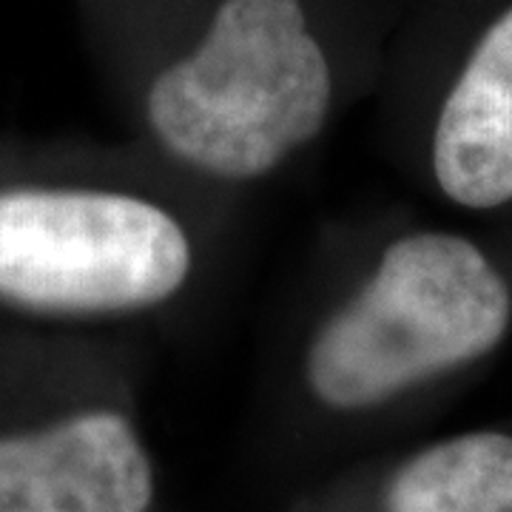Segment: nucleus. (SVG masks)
<instances>
[{
    "mask_svg": "<svg viewBox=\"0 0 512 512\" xmlns=\"http://www.w3.org/2000/svg\"><path fill=\"white\" fill-rule=\"evenodd\" d=\"M512 330V282L476 239L413 231L316 330L305 373L333 410H367L476 365Z\"/></svg>",
    "mask_w": 512,
    "mask_h": 512,
    "instance_id": "obj_1",
    "label": "nucleus"
},
{
    "mask_svg": "<svg viewBox=\"0 0 512 512\" xmlns=\"http://www.w3.org/2000/svg\"><path fill=\"white\" fill-rule=\"evenodd\" d=\"M330 63L302 0H222L200 46L148 89V123L177 160L256 180L325 128Z\"/></svg>",
    "mask_w": 512,
    "mask_h": 512,
    "instance_id": "obj_2",
    "label": "nucleus"
},
{
    "mask_svg": "<svg viewBox=\"0 0 512 512\" xmlns=\"http://www.w3.org/2000/svg\"><path fill=\"white\" fill-rule=\"evenodd\" d=\"M191 242L154 202L69 185H0V305L29 316H100L171 299Z\"/></svg>",
    "mask_w": 512,
    "mask_h": 512,
    "instance_id": "obj_3",
    "label": "nucleus"
},
{
    "mask_svg": "<svg viewBox=\"0 0 512 512\" xmlns=\"http://www.w3.org/2000/svg\"><path fill=\"white\" fill-rule=\"evenodd\" d=\"M154 464L109 407L0 433V512H148Z\"/></svg>",
    "mask_w": 512,
    "mask_h": 512,
    "instance_id": "obj_4",
    "label": "nucleus"
},
{
    "mask_svg": "<svg viewBox=\"0 0 512 512\" xmlns=\"http://www.w3.org/2000/svg\"><path fill=\"white\" fill-rule=\"evenodd\" d=\"M430 168L458 208L512 205V0L495 6L467 46L436 114Z\"/></svg>",
    "mask_w": 512,
    "mask_h": 512,
    "instance_id": "obj_5",
    "label": "nucleus"
},
{
    "mask_svg": "<svg viewBox=\"0 0 512 512\" xmlns=\"http://www.w3.org/2000/svg\"><path fill=\"white\" fill-rule=\"evenodd\" d=\"M384 512H512V436L481 430L424 447L390 476Z\"/></svg>",
    "mask_w": 512,
    "mask_h": 512,
    "instance_id": "obj_6",
    "label": "nucleus"
}]
</instances>
